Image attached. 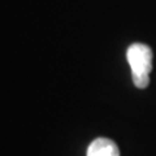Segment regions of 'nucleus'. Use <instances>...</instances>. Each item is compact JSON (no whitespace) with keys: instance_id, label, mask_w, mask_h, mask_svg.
Here are the masks:
<instances>
[{"instance_id":"nucleus-1","label":"nucleus","mask_w":156,"mask_h":156,"mask_svg":"<svg viewBox=\"0 0 156 156\" xmlns=\"http://www.w3.org/2000/svg\"><path fill=\"white\" fill-rule=\"evenodd\" d=\"M152 57V50L143 43H134L128 48L126 58L131 68L133 82L138 89H146L150 83Z\"/></svg>"},{"instance_id":"nucleus-2","label":"nucleus","mask_w":156,"mask_h":156,"mask_svg":"<svg viewBox=\"0 0 156 156\" xmlns=\"http://www.w3.org/2000/svg\"><path fill=\"white\" fill-rule=\"evenodd\" d=\"M87 156H120V150L113 140L96 138L87 148Z\"/></svg>"}]
</instances>
